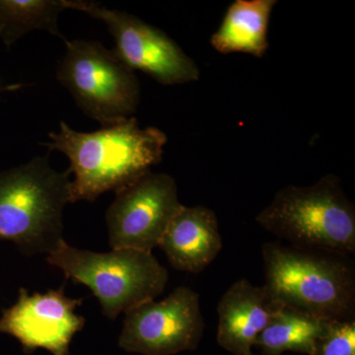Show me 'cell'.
<instances>
[{
    "mask_svg": "<svg viewBox=\"0 0 355 355\" xmlns=\"http://www.w3.org/2000/svg\"><path fill=\"white\" fill-rule=\"evenodd\" d=\"M83 300L67 297L64 284L33 295L21 287L15 304L2 311L0 334L15 338L26 354L44 349L53 355H69L72 338L85 324V318L76 314Z\"/></svg>",
    "mask_w": 355,
    "mask_h": 355,
    "instance_id": "10",
    "label": "cell"
},
{
    "mask_svg": "<svg viewBox=\"0 0 355 355\" xmlns=\"http://www.w3.org/2000/svg\"><path fill=\"white\" fill-rule=\"evenodd\" d=\"M329 322L273 302L268 323L256 347L261 355H282L286 352L311 355Z\"/></svg>",
    "mask_w": 355,
    "mask_h": 355,
    "instance_id": "14",
    "label": "cell"
},
{
    "mask_svg": "<svg viewBox=\"0 0 355 355\" xmlns=\"http://www.w3.org/2000/svg\"><path fill=\"white\" fill-rule=\"evenodd\" d=\"M64 57L57 79L86 116L102 128L132 118L140 100L139 81L135 70L114 50L101 43L65 40Z\"/></svg>",
    "mask_w": 355,
    "mask_h": 355,
    "instance_id": "6",
    "label": "cell"
},
{
    "mask_svg": "<svg viewBox=\"0 0 355 355\" xmlns=\"http://www.w3.org/2000/svg\"><path fill=\"white\" fill-rule=\"evenodd\" d=\"M222 246L216 214L203 205H183L170 221L158 247L175 270L198 273L216 260Z\"/></svg>",
    "mask_w": 355,
    "mask_h": 355,
    "instance_id": "11",
    "label": "cell"
},
{
    "mask_svg": "<svg viewBox=\"0 0 355 355\" xmlns=\"http://www.w3.org/2000/svg\"><path fill=\"white\" fill-rule=\"evenodd\" d=\"M46 261L60 268L65 279L87 286L102 307L103 314L116 320L121 313L155 300L169 280L167 268L149 252L112 249L96 253L62 241Z\"/></svg>",
    "mask_w": 355,
    "mask_h": 355,
    "instance_id": "5",
    "label": "cell"
},
{
    "mask_svg": "<svg viewBox=\"0 0 355 355\" xmlns=\"http://www.w3.org/2000/svg\"><path fill=\"white\" fill-rule=\"evenodd\" d=\"M311 355H355V319L329 322Z\"/></svg>",
    "mask_w": 355,
    "mask_h": 355,
    "instance_id": "16",
    "label": "cell"
},
{
    "mask_svg": "<svg viewBox=\"0 0 355 355\" xmlns=\"http://www.w3.org/2000/svg\"><path fill=\"white\" fill-rule=\"evenodd\" d=\"M205 331L200 295L180 286L125 313L119 347L130 354L175 355L198 349Z\"/></svg>",
    "mask_w": 355,
    "mask_h": 355,
    "instance_id": "8",
    "label": "cell"
},
{
    "mask_svg": "<svg viewBox=\"0 0 355 355\" xmlns=\"http://www.w3.org/2000/svg\"><path fill=\"white\" fill-rule=\"evenodd\" d=\"M74 9L101 20L116 43V55L132 70H139L162 85L196 83L200 72L193 58L164 32L123 11L93 1L64 0Z\"/></svg>",
    "mask_w": 355,
    "mask_h": 355,
    "instance_id": "7",
    "label": "cell"
},
{
    "mask_svg": "<svg viewBox=\"0 0 355 355\" xmlns=\"http://www.w3.org/2000/svg\"><path fill=\"white\" fill-rule=\"evenodd\" d=\"M256 221L292 247L343 257L355 253V207L336 175L311 186L280 189Z\"/></svg>",
    "mask_w": 355,
    "mask_h": 355,
    "instance_id": "4",
    "label": "cell"
},
{
    "mask_svg": "<svg viewBox=\"0 0 355 355\" xmlns=\"http://www.w3.org/2000/svg\"><path fill=\"white\" fill-rule=\"evenodd\" d=\"M70 175L53 169L48 156L0 172V240L25 256L51 253L64 240Z\"/></svg>",
    "mask_w": 355,
    "mask_h": 355,
    "instance_id": "3",
    "label": "cell"
},
{
    "mask_svg": "<svg viewBox=\"0 0 355 355\" xmlns=\"http://www.w3.org/2000/svg\"><path fill=\"white\" fill-rule=\"evenodd\" d=\"M64 0H0V39L7 48L33 30L65 39L58 26Z\"/></svg>",
    "mask_w": 355,
    "mask_h": 355,
    "instance_id": "15",
    "label": "cell"
},
{
    "mask_svg": "<svg viewBox=\"0 0 355 355\" xmlns=\"http://www.w3.org/2000/svg\"><path fill=\"white\" fill-rule=\"evenodd\" d=\"M273 302L265 287L239 279L223 294L218 305L216 340L232 355H254L253 347L270 319Z\"/></svg>",
    "mask_w": 355,
    "mask_h": 355,
    "instance_id": "12",
    "label": "cell"
},
{
    "mask_svg": "<svg viewBox=\"0 0 355 355\" xmlns=\"http://www.w3.org/2000/svg\"><path fill=\"white\" fill-rule=\"evenodd\" d=\"M182 207L174 178L165 173H146L116 191L107 209L110 247L153 253Z\"/></svg>",
    "mask_w": 355,
    "mask_h": 355,
    "instance_id": "9",
    "label": "cell"
},
{
    "mask_svg": "<svg viewBox=\"0 0 355 355\" xmlns=\"http://www.w3.org/2000/svg\"><path fill=\"white\" fill-rule=\"evenodd\" d=\"M49 137L44 146L69 159L70 203L94 202L132 183L160 163L167 142L162 130L140 128L135 116L94 132H76L62 121L60 132Z\"/></svg>",
    "mask_w": 355,
    "mask_h": 355,
    "instance_id": "1",
    "label": "cell"
},
{
    "mask_svg": "<svg viewBox=\"0 0 355 355\" xmlns=\"http://www.w3.org/2000/svg\"><path fill=\"white\" fill-rule=\"evenodd\" d=\"M263 284L270 300L324 321L354 320L355 272L349 257L266 243Z\"/></svg>",
    "mask_w": 355,
    "mask_h": 355,
    "instance_id": "2",
    "label": "cell"
},
{
    "mask_svg": "<svg viewBox=\"0 0 355 355\" xmlns=\"http://www.w3.org/2000/svg\"><path fill=\"white\" fill-rule=\"evenodd\" d=\"M277 0H235L210 39L223 55L242 53L263 58L268 49V31Z\"/></svg>",
    "mask_w": 355,
    "mask_h": 355,
    "instance_id": "13",
    "label": "cell"
}]
</instances>
